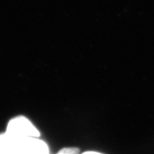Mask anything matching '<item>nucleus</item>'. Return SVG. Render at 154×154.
I'll return each mask as SVG.
<instances>
[{"instance_id":"3","label":"nucleus","mask_w":154,"mask_h":154,"mask_svg":"<svg viewBox=\"0 0 154 154\" xmlns=\"http://www.w3.org/2000/svg\"><path fill=\"white\" fill-rule=\"evenodd\" d=\"M18 140L5 132L0 134V154H14Z\"/></svg>"},{"instance_id":"1","label":"nucleus","mask_w":154,"mask_h":154,"mask_svg":"<svg viewBox=\"0 0 154 154\" xmlns=\"http://www.w3.org/2000/svg\"><path fill=\"white\" fill-rule=\"evenodd\" d=\"M5 132L16 139L41 137L39 130L30 119L23 115L16 116L10 119Z\"/></svg>"},{"instance_id":"5","label":"nucleus","mask_w":154,"mask_h":154,"mask_svg":"<svg viewBox=\"0 0 154 154\" xmlns=\"http://www.w3.org/2000/svg\"><path fill=\"white\" fill-rule=\"evenodd\" d=\"M80 154H102V153H100L96 152L89 151V152H84L82 153H80Z\"/></svg>"},{"instance_id":"4","label":"nucleus","mask_w":154,"mask_h":154,"mask_svg":"<svg viewBox=\"0 0 154 154\" xmlns=\"http://www.w3.org/2000/svg\"><path fill=\"white\" fill-rule=\"evenodd\" d=\"M55 154H80V150L76 147H66L60 149Z\"/></svg>"},{"instance_id":"2","label":"nucleus","mask_w":154,"mask_h":154,"mask_svg":"<svg viewBox=\"0 0 154 154\" xmlns=\"http://www.w3.org/2000/svg\"><path fill=\"white\" fill-rule=\"evenodd\" d=\"M14 154H50L48 143L41 137L19 139Z\"/></svg>"}]
</instances>
